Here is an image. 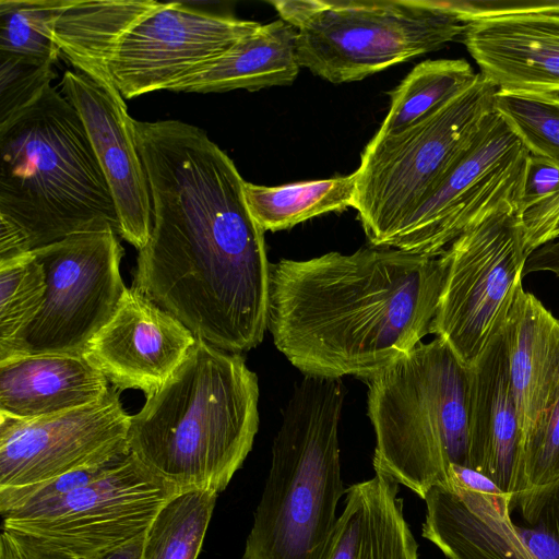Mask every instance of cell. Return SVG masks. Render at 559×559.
<instances>
[{
	"label": "cell",
	"mask_w": 559,
	"mask_h": 559,
	"mask_svg": "<svg viewBox=\"0 0 559 559\" xmlns=\"http://www.w3.org/2000/svg\"><path fill=\"white\" fill-rule=\"evenodd\" d=\"M132 134L153 214L133 287L218 349L257 347L269 325L271 263L236 165L183 121L134 119Z\"/></svg>",
	"instance_id": "cell-1"
},
{
	"label": "cell",
	"mask_w": 559,
	"mask_h": 559,
	"mask_svg": "<svg viewBox=\"0 0 559 559\" xmlns=\"http://www.w3.org/2000/svg\"><path fill=\"white\" fill-rule=\"evenodd\" d=\"M444 257L370 247L271 264L269 330L305 376L366 381L430 333Z\"/></svg>",
	"instance_id": "cell-2"
},
{
	"label": "cell",
	"mask_w": 559,
	"mask_h": 559,
	"mask_svg": "<svg viewBox=\"0 0 559 559\" xmlns=\"http://www.w3.org/2000/svg\"><path fill=\"white\" fill-rule=\"evenodd\" d=\"M259 381L240 354L197 337L180 366L130 418L128 447L178 490L223 491L252 449Z\"/></svg>",
	"instance_id": "cell-3"
},
{
	"label": "cell",
	"mask_w": 559,
	"mask_h": 559,
	"mask_svg": "<svg viewBox=\"0 0 559 559\" xmlns=\"http://www.w3.org/2000/svg\"><path fill=\"white\" fill-rule=\"evenodd\" d=\"M0 225L28 251L120 226L110 189L74 107L51 85L0 126Z\"/></svg>",
	"instance_id": "cell-4"
},
{
	"label": "cell",
	"mask_w": 559,
	"mask_h": 559,
	"mask_svg": "<svg viewBox=\"0 0 559 559\" xmlns=\"http://www.w3.org/2000/svg\"><path fill=\"white\" fill-rule=\"evenodd\" d=\"M341 379L296 383L272 448V464L242 559H326L341 478Z\"/></svg>",
	"instance_id": "cell-5"
},
{
	"label": "cell",
	"mask_w": 559,
	"mask_h": 559,
	"mask_svg": "<svg viewBox=\"0 0 559 559\" xmlns=\"http://www.w3.org/2000/svg\"><path fill=\"white\" fill-rule=\"evenodd\" d=\"M373 466L421 499L469 467L472 369L440 338L420 343L366 381Z\"/></svg>",
	"instance_id": "cell-6"
},
{
	"label": "cell",
	"mask_w": 559,
	"mask_h": 559,
	"mask_svg": "<svg viewBox=\"0 0 559 559\" xmlns=\"http://www.w3.org/2000/svg\"><path fill=\"white\" fill-rule=\"evenodd\" d=\"M261 26L181 2L105 0L94 9L76 70L123 99L170 90Z\"/></svg>",
	"instance_id": "cell-7"
},
{
	"label": "cell",
	"mask_w": 559,
	"mask_h": 559,
	"mask_svg": "<svg viewBox=\"0 0 559 559\" xmlns=\"http://www.w3.org/2000/svg\"><path fill=\"white\" fill-rule=\"evenodd\" d=\"M297 29L300 67L331 83L359 81L441 49L466 22L453 1L284 0L270 2Z\"/></svg>",
	"instance_id": "cell-8"
},
{
	"label": "cell",
	"mask_w": 559,
	"mask_h": 559,
	"mask_svg": "<svg viewBox=\"0 0 559 559\" xmlns=\"http://www.w3.org/2000/svg\"><path fill=\"white\" fill-rule=\"evenodd\" d=\"M496 92L478 72L468 88L428 117L369 141L355 170L353 207L372 247L391 248L495 111Z\"/></svg>",
	"instance_id": "cell-9"
},
{
	"label": "cell",
	"mask_w": 559,
	"mask_h": 559,
	"mask_svg": "<svg viewBox=\"0 0 559 559\" xmlns=\"http://www.w3.org/2000/svg\"><path fill=\"white\" fill-rule=\"evenodd\" d=\"M442 255L447 272L430 333L472 367L504 329L523 290L528 255L522 215L500 211L483 218Z\"/></svg>",
	"instance_id": "cell-10"
},
{
	"label": "cell",
	"mask_w": 559,
	"mask_h": 559,
	"mask_svg": "<svg viewBox=\"0 0 559 559\" xmlns=\"http://www.w3.org/2000/svg\"><path fill=\"white\" fill-rule=\"evenodd\" d=\"M117 236L111 228L83 231L33 251L46 273L45 300L31 324L0 349V360L16 355H83L127 289Z\"/></svg>",
	"instance_id": "cell-11"
},
{
	"label": "cell",
	"mask_w": 559,
	"mask_h": 559,
	"mask_svg": "<svg viewBox=\"0 0 559 559\" xmlns=\"http://www.w3.org/2000/svg\"><path fill=\"white\" fill-rule=\"evenodd\" d=\"M528 155L510 126L493 111L391 248L436 258L468 227L496 212L522 215Z\"/></svg>",
	"instance_id": "cell-12"
},
{
	"label": "cell",
	"mask_w": 559,
	"mask_h": 559,
	"mask_svg": "<svg viewBox=\"0 0 559 559\" xmlns=\"http://www.w3.org/2000/svg\"><path fill=\"white\" fill-rule=\"evenodd\" d=\"M177 491L129 453L63 496L3 514L2 523L91 559L142 536Z\"/></svg>",
	"instance_id": "cell-13"
},
{
	"label": "cell",
	"mask_w": 559,
	"mask_h": 559,
	"mask_svg": "<svg viewBox=\"0 0 559 559\" xmlns=\"http://www.w3.org/2000/svg\"><path fill=\"white\" fill-rule=\"evenodd\" d=\"M129 415L116 390L37 418L0 413V490L28 488L129 452Z\"/></svg>",
	"instance_id": "cell-14"
},
{
	"label": "cell",
	"mask_w": 559,
	"mask_h": 559,
	"mask_svg": "<svg viewBox=\"0 0 559 559\" xmlns=\"http://www.w3.org/2000/svg\"><path fill=\"white\" fill-rule=\"evenodd\" d=\"M454 5L462 41L497 91L559 94V0Z\"/></svg>",
	"instance_id": "cell-15"
},
{
	"label": "cell",
	"mask_w": 559,
	"mask_h": 559,
	"mask_svg": "<svg viewBox=\"0 0 559 559\" xmlns=\"http://www.w3.org/2000/svg\"><path fill=\"white\" fill-rule=\"evenodd\" d=\"M60 86L82 120L107 180L119 219V236L138 250L143 249L153 225L152 201L123 97L114 85L78 71H67Z\"/></svg>",
	"instance_id": "cell-16"
},
{
	"label": "cell",
	"mask_w": 559,
	"mask_h": 559,
	"mask_svg": "<svg viewBox=\"0 0 559 559\" xmlns=\"http://www.w3.org/2000/svg\"><path fill=\"white\" fill-rule=\"evenodd\" d=\"M195 340L178 319L132 286L83 356L115 386L148 396L180 366Z\"/></svg>",
	"instance_id": "cell-17"
},
{
	"label": "cell",
	"mask_w": 559,
	"mask_h": 559,
	"mask_svg": "<svg viewBox=\"0 0 559 559\" xmlns=\"http://www.w3.org/2000/svg\"><path fill=\"white\" fill-rule=\"evenodd\" d=\"M423 536L449 559H535L511 518V497L484 474L450 464L449 486L426 493Z\"/></svg>",
	"instance_id": "cell-18"
},
{
	"label": "cell",
	"mask_w": 559,
	"mask_h": 559,
	"mask_svg": "<svg viewBox=\"0 0 559 559\" xmlns=\"http://www.w3.org/2000/svg\"><path fill=\"white\" fill-rule=\"evenodd\" d=\"M471 369L469 468L488 477L512 501L526 486L523 435L503 330Z\"/></svg>",
	"instance_id": "cell-19"
},
{
	"label": "cell",
	"mask_w": 559,
	"mask_h": 559,
	"mask_svg": "<svg viewBox=\"0 0 559 559\" xmlns=\"http://www.w3.org/2000/svg\"><path fill=\"white\" fill-rule=\"evenodd\" d=\"M107 378L83 355H16L0 360V413L37 418L102 400Z\"/></svg>",
	"instance_id": "cell-20"
},
{
	"label": "cell",
	"mask_w": 559,
	"mask_h": 559,
	"mask_svg": "<svg viewBox=\"0 0 559 559\" xmlns=\"http://www.w3.org/2000/svg\"><path fill=\"white\" fill-rule=\"evenodd\" d=\"M503 332L524 441L559 390V319L522 290Z\"/></svg>",
	"instance_id": "cell-21"
},
{
	"label": "cell",
	"mask_w": 559,
	"mask_h": 559,
	"mask_svg": "<svg viewBox=\"0 0 559 559\" xmlns=\"http://www.w3.org/2000/svg\"><path fill=\"white\" fill-rule=\"evenodd\" d=\"M397 491V483L379 472L350 486L326 559H417Z\"/></svg>",
	"instance_id": "cell-22"
},
{
	"label": "cell",
	"mask_w": 559,
	"mask_h": 559,
	"mask_svg": "<svg viewBox=\"0 0 559 559\" xmlns=\"http://www.w3.org/2000/svg\"><path fill=\"white\" fill-rule=\"evenodd\" d=\"M296 41L297 29L283 20L261 24L169 91L213 93L289 85L300 69Z\"/></svg>",
	"instance_id": "cell-23"
},
{
	"label": "cell",
	"mask_w": 559,
	"mask_h": 559,
	"mask_svg": "<svg viewBox=\"0 0 559 559\" xmlns=\"http://www.w3.org/2000/svg\"><path fill=\"white\" fill-rule=\"evenodd\" d=\"M243 192L253 218L266 231L288 229L316 216L353 207L355 171L322 180L275 187L245 181Z\"/></svg>",
	"instance_id": "cell-24"
},
{
	"label": "cell",
	"mask_w": 559,
	"mask_h": 559,
	"mask_svg": "<svg viewBox=\"0 0 559 559\" xmlns=\"http://www.w3.org/2000/svg\"><path fill=\"white\" fill-rule=\"evenodd\" d=\"M477 76L464 59L418 63L391 92L389 111L376 135L397 133L415 124L468 88Z\"/></svg>",
	"instance_id": "cell-25"
},
{
	"label": "cell",
	"mask_w": 559,
	"mask_h": 559,
	"mask_svg": "<svg viewBox=\"0 0 559 559\" xmlns=\"http://www.w3.org/2000/svg\"><path fill=\"white\" fill-rule=\"evenodd\" d=\"M217 495L195 488L175 492L145 531L141 559H197Z\"/></svg>",
	"instance_id": "cell-26"
},
{
	"label": "cell",
	"mask_w": 559,
	"mask_h": 559,
	"mask_svg": "<svg viewBox=\"0 0 559 559\" xmlns=\"http://www.w3.org/2000/svg\"><path fill=\"white\" fill-rule=\"evenodd\" d=\"M67 0H1L0 52L55 63L53 34Z\"/></svg>",
	"instance_id": "cell-27"
},
{
	"label": "cell",
	"mask_w": 559,
	"mask_h": 559,
	"mask_svg": "<svg viewBox=\"0 0 559 559\" xmlns=\"http://www.w3.org/2000/svg\"><path fill=\"white\" fill-rule=\"evenodd\" d=\"M495 111L530 154L559 166V94L497 91Z\"/></svg>",
	"instance_id": "cell-28"
},
{
	"label": "cell",
	"mask_w": 559,
	"mask_h": 559,
	"mask_svg": "<svg viewBox=\"0 0 559 559\" xmlns=\"http://www.w3.org/2000/svg\"><path fill=\"white\" fill-rule=\"evenodd\" d=\"M46 290V273L33 251L0 265V349L31 324Z\"/></svg>",
	"instance_id": "cell-29"
},
{
	"label": "cell",
	"mask_w": 559,
	"mask_h": 559,
	"mask_svg": "<svg viewBox=\"0 0 559 559\" xmlns=\"http://www.w3.org/2000/svg\"><path fill=\"white\" fill-rule=\"evenodd\" d=\"M524 526L519 534L535 559H559V478L531 488L511 501Z\"/></svg>",
	"instance_id": "cell-30"
},
{
	"label": "cell",
	"mask_w": 559,
	"mask_h": 559,
	"mask_svg": "<svg viewBox=\"0 0 559 559\" xmlns=\"http://www.w3.org/2000/svg\"><path fill=\"white\" fill-rule=\"evenodd\" d=\"M55 76L53 63L0 52V126L38 100Z\"/></svg>",
	"instance_id": "cell-31"
},
{
	"label": "cell",
	"mask_w": 559,
	"mask_h": 559,
	"mask_svg": "<svg viewBox=\"0 0 559 559\" xmlns=\"http://www.w3.org/2000/svg\"><path fill=\"white\" fill-rule=\"evenodd\" d=\"M522 468L526 490L559 478V390L524 438Z\"/></svg>",
	"instance_id": "cell-32"
},
{
	"label": "cell",
	"mask_w": 559,
	"mask_h": 559,
	"mask_svg": "<svg viewBox=\"0 0 559 559\" xmlns=\"http://www.w3.org/2000/svg\"><path fill=\"white\" fill-rule=\"evenodd\" d=\"M0 559H81L31 533L2 523Z\"/></svg>",
	"instance_id": "cell-33"
},
{
	"label": "cell",
	"mask_w": 559,
	"mask_h": 559,
	"mask_svg": "<svg viewBox=\"0 0 559 559\" xmlns=\"http://www.w3.org/2000/svg\"><path fill=\"white\" fill-rule=\"evenodd\" d=\"M527 255L559 237V191L522 215Z\"/></svg>",
	"instance_id": "cell-34"
},
{
	"label": "cell",
	"mask_w": 559,
	"mask_h": 559,
	"mask_svg": "<svg viewBox=\"0 0 559 559\" xmlns=\"http://www.w3.org/2000/svg\"><path fill=\"white\" fill-rule=\"evenodd\" d=\"M559 191V166L530 154L524 181L522 215Z\"/></svg>",
	"instance_id": "cell-35"
},
{
	"label": "cell",
	"mask_w": 559,
	"mask_h": 559,
	"mask_svg": "<svg viewBox=\"0 0 559 559\" xmlns=\"http://www.w3.org/2000/svg\"><path fill=\"white\" fill-rule=\"evenodd\" d=\"M545 271L559 276V237L539 247L528 255L524 275L531 272Z\"/></svg>",
	"instance_id": "cell-36"
},
{
	"label": "cell",
	"mask_w": 559,
	"mask_h": 559,
	"mask_svg": "<svg viewBox=\"0 0 559 559\" xmlns=\"http://www.w3.org/2000/svg\"><path fill=\"white\" fill-rule=\"evenodd\" d=\"M144 534L122 546L91 559H141Z\"/></svg>",
	"instance_id": "cell-37"
}]
</instances>
